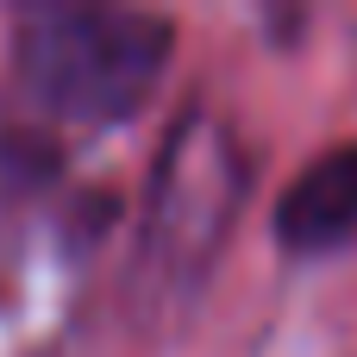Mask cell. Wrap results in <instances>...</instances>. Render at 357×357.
Wrapping results in <instances>:
<instances>
[{
  "label": "cell",
  "instance_id": "1",
  "mask_svg": "<svg viewBox=\"0 0 357 357\" xmlns=\"http://www.w3.org/2000/svg\"><path fill=\"white\" fill-rule=\"evenodd\" d=\"M245 157L238 138L226 132L220 113L188 107L151 169L144 188V220H138V251H132V301L144 314L157 307H188L232 232V213L245 201Z\"/></svg>",
  "mask_w": 357,
  "mask_h": 357
},
{
  "label": "cell",
  "instance_id": "2",
  "mask_svg": "<svg viewBox=\"0 0 357 357\" xmlns=\"http://www.w3.org/2000/svg\"><path fill=\"white\" fill-rule=\"evenodd\" d=\"M169 63V19L138 6H25L13 25L19 88L75 126H113L144 107Z\"/></svg>",
  "mask_w": 357,
  "mask_h": 357
},
{
  "label": "cell",
  "instance_id": "3",
  "mask_svg": "<svg viewBox=\"0 0 357 357\" xmlns=\"http://www.w3.org/2000/svg\"><path fill=\"white\" fill-rule=\"evenodd\" d=\"M276 238L295 257H326L357 238V144L320 151L276 201Z\"/></svg>",
  "mask_w": 357,
  "mask_h": 357
}]
</instances>
